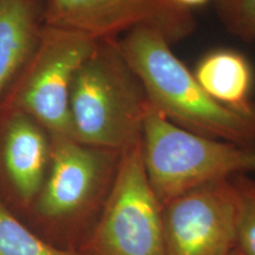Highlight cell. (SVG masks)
<instances>
[{
	"instance_id": "277c9868",
	"label": "cell",
	"mask_w": 255,
	"mask_h": 255,
	"mask_svg": "<svg viewBox=\"0 0 255 255\" xmlns=\"http://www.w3.org/2000/svg\"><path fill=\"white\" fill-rule=\"evenodd\" d=\"M146 177L162 206L206 184L255 173V146L176 126L150 104L141 135Z\"/></svg>"
},
{
	"instance_id": "7a4b0ae2",
	"label": "cell",
	"mask_w": 255,
	"mask_h": 255,
	"mask_svg": "<svg viewBox=\"0 0 255 255\" xmlns=\"http://www.w3.org/2000/svg\"><path fill=\"white\" fill-rule=\"evenodd\" d=\"M119 43L150 104L169 121L210 138L255 146V107L237 110L213 100L161 34L136 28Z\"/></svg>"
},
{
	"instance_id": "ba28073f",
	"label": "cell",
	"mask_w": 255,
	"mask_h": 255,
	"mask_svg": "<svg viewBox=\"0 0 255 255\" xmlns=\"http://www.w3.org/2000/svg\"><path fill=\"white\" fill-rule=\"evenodd\" d=\"M237 212L232 178L169 201L162 209L165 255H228L237 247Z\"/></svg>"
},
{
	"instance_id": "7c38bea8",
	"label": "cell",
	"mask_w": 255,
	"mask_h": 255,
	"mask_svg": "<svg viewBox=\"0 0 255 255\" xmlns=\"http://www.w3.org/2000/svg\"><path fill=\"white\" fill-rule=\"evenodd\" d=\"M0 255H83L57 248L37 235L0 200Z\"/></svg>"
},
{
	"instance_id": "9a60e30c",
	"label": "cell",
	"mask_w": 255,
	"mask_h": 255,
	"mask_svg": "<svg viewBox=\"0 0 255 255\" xmlns=\"http://www.w3.org/2000/svg\"><path fill=\"white\" fill-rule=\"evenodd\" d=\"M171 4L176 5L177 7H181L187 11L194 12L196 8L203 7V6L208 5L213 0H169Z\"/></svg>"
},
{
	"instance_id": "30bf717a",
	"label": "cell",
	"mask_w": 255,
	"mask_h": 255,
	"mask_svg": "<svg viewBox=\"0 0 255 255\" xmlns=\"http://www.w3.org/2000/svg\"><path fill=\"white\" fill-rule=\"evenodd\" d=\"M43 0H0V102L37 45Z\"/></svg>"
},
{
	"instance_id": "2e32d148",
	"label": "cell",
	"mask_w": 255,
	"mask_h": 255,
	"mask_svg": "<svg viewBox=\"0 0 255 255\" xmlns=\"http://www.w3.org/2000/svg\"><path fill=\"white\" fill-rule=\"evenodd\" d=\"M228 255H245V254H244V252H242V251L240 250V248L235 247L234 250H233Z\"/></svg>"
},
{
	"instance_id": "8fae6325",
	"label": "cell",
	"mask_w": 255,
	"mask_h": 255,
	"mask_svg": "<svg viewBox=\"0 0 255 255\" xmlns=\"http://www.w3.org/2000/svg\"><path fill=\"white\" fill-rule=\"evenodd\" d=\"M193 73L203 90L220 104L237 110H250L255 107L252 98L253 66L239 51H209L199 60Z\"/></svg>"
},
{
	"instance_id": "9c48e42d",
	"label": "cell",
	"mask_w": 255,
	"mask_h": 255,
	"mask_svg": "<svg viewBox=\"0 0 255 255\" xmlns=\"http://www.w3.org/2000/svg\"><path fill=\"white\" fill-rule=\"evenodd\" d=\"M51 148L52 137L37 121L0 109V200L21 220L45 180Z\"/></svg>"
},
{
	"instance_id": "52a82bcc",
	"label": "cell",
	"mask_w": 255,
	"mask_h": 255,
	"mask_svg": "<svg viewBox=\"0 0 255 255\" xmlns=\"http://www.w3.org/2000/svg\"><path fill=\"white\" fill-rule=\"evenodd\" d=\"M41 18L47 26L78 32L96 40L148 28L174 45L196 28L194 12L169 0H43Z\"/></svg>"
},
{
	"instance_id": "4fadbf2b",
	"label": "cell",
	"mask_w": 255,
	"mask_h": 255,
	"mask_svg": "<svg viewBox=\"0 0 255 255\" xmlns=\"http://www.w3.org/2000/svg\"><path fill=\"white\" fill-rule=\"evenodd\" d=\"M232 182L238 195L237 247L245 255H255V178L238 175Z\"/></svg>"
},
{
	"instance_id": "8992f818",
	"label": "cell",
	"mask_w": 255,
	"mask_h": 255,
	"mask_svg": "<svg viewBox=\"0 0 255 255\" xmlns=\"http://www.w3.org/2000/svg\"><path fill=\"white\" fill-rule=\"evenodd\" d=\"M163 206L150 187L141 141L121 151L113 188L83 255H165Z\"/></svg>"
},
{
	"instance_id": "6da1fadb",
	"label": "cell",
	"mask_w": 255,
	"mask_h": 255,
	"mask_svg": "<svg viewBox=\"0 0 255 255\" xmlns=\"http://www.w3.org/2000/svg\"><path fill=\"white\" fill-rule=\"evenodd\" d=\"M51 137L46 177L23 221L52 246L79 252L109 197L121 151Z\"/></svg>"
},
{
	"instance_id": "5bb4252c",
	"label": "cell",
	"mask_w": 255,
	"mask_h": 255,
	"mask_svg": "<svg viewBox=\"0 0 255 255\" xmlns=\"http://www.w3.org/2000/svg\"><path fill=\"white\" fill-rule=\"evenodd\" d=\"M220 23L231 36L255 43V0H213Z\"/></svg>"
},
{
	"instance_id": "3957f363",
	"label": "cell",
	"mask_w": 255,
	"mask_h": 255,
	"mask_svg": "<svg viewBox=\"0 0 255 255\" xmlns=\"http://www.w3.org/2000/svg\"><path fill=\"white\" fill-rule=\"evenodd\" d=\"M149 107L145 89L123 55L119 38L97 40L72 82L71 138L122 151L141 141Z\"/></svg>"
},
{
	"instance_id": "5b68a950",
	"label": "cell",
	"mask_w": 255,
	"mask_h": 255,
	"mask_svg": "<svg viewBox=\"0 0 255 255\" xmlns=\"http://www.w3.org/2000/svg\"><path fill=\"white\" fill-rule=\"evenodd\" d=\"M96 43L78 32L43 24L33 52L0 102V109L21 111L51 136L71 138L72 82Z\"/></svg>"
}]
</instances>
